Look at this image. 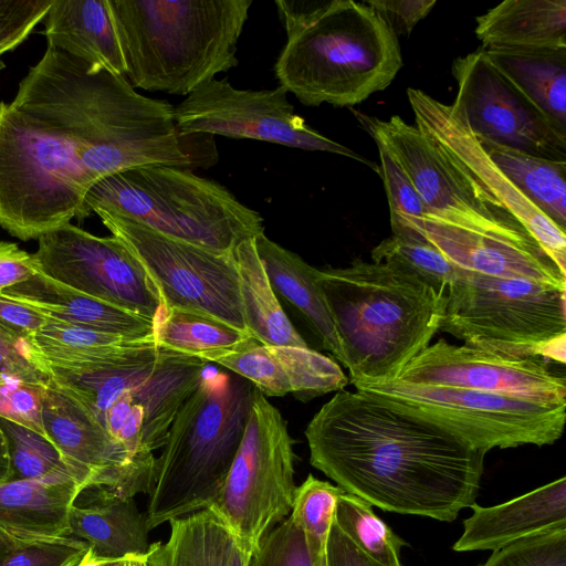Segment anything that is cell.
<instances>
[{
    "label": "cell",
    "mask_w": 566,
    "mask_h": 566,
    "mask_svg": "<svg viewBox=\"0 0 566 566\" xmlns=\"http://www.w3.org/2000/svg\"><path fill=\"white\" fill-rule=\"evenodd\" d=\"M217 160L213 137L181 133L170 103L48 48L13 101L0 103V227L22 241L39 239L91 216L86 195L107 176Z\"/></svg>",
    "instance_id": "1"
},
{
    "label": "cell",
    "mask_w": 566,
    "mask_h": 566,
    "mask_svg": "<svg viewBox=\"0 0 566 566\" xmlns=\"http://www.w3.org/2000/svg\"><path fill=\"white\" fill-rule=\"evenodd\" d=\"M304 433L311 464L371 506L453 522L475 503L486 453L369 395L337 391Z\"/></svg>",
    "instance_id": "2"
},
{
    "label": "cell",
    "mask_w": 566,
    "mask_h": 566,
    "mask_svg": "<svg viewBox=\"0 0 566 566\" xmlns=\"http://www.w3.org/2000/svg\"><path fill=\"white\" fill-rule=\"evenodd\" d=\"M286 42L279 86L306 106L350 107L384 91L402 67L398 36L366 2L276 0Z\"/></svg>",
    "instance_id": "3"
},
{
    "label": "cell",
    "mask_w": 566,
    "mask_h": 566,
    "mask_svg": "<svg viewBox=\"0 0 566 566\" xmlns=\"http://www.w3.org/2000/svg\"><path fill=\"white\" fill-rule=\"evenodd\" d=\"M349 381H388L440 331L447 292L392 265L354 260L318 270Z\"/></svg>",
    "instance_id": "4"
},
{
    "label": "cell",
    "mask_w": 566,
    "mask_h": 566,
    "mask_svg": "<svg viewBox=\"0 0 566 566\" xmlns=\"http://www.w3.org/2000/svg\"><path fill=\"white\" fill-rule=\"evenodd\" d=\"M135 88L187 96L238 65L252 0H107Z\"/></svg>",
    "instance_id": "5"
},
{
    "label": "cell",
    "mask_w": 566,
    "mask_h": 566,
    "mask_svg": "<svg viewBox=\"0 0 566 566\" xmlns=\"http://www.w3.org/2000/svg\"><path fill=\"white\" fill-rule=\"evenodd\" d=\"M254 390L233 373L206 370L156 458L148 531L213 504L242 440Z\"/></svg>",
    "instance_id": "6"
},
{
    "label": "cell",
    "mask_w": 566,
    "mask_h": 566,
    "mask_svg": "<svg viewBox=\"0 0 566 566\" xmlns=\"http://www.w3.org/2000/svg\"><path fill=\"white\" fill-rule=\"evenodd\" d=\"M88 213L105 211L167 237L219 252L263 233V218L226 187L187 168L150 165L107 176L87 192Z\"/></svg>",
    "instance_id": "7"
},
{
    "label": "cell",
    "mask_w": 566,
    "mask_h": 566,
    "mask_svg": "<svg viewBox=\"0 0 566 566\" xmlns=\"http://www.w3.org/2000/svg\"><path fill=\"white\" fill-rule=\"evenodd\" d=\"M565 291L460 269L447 290L440 331L471 347L564 364Z\"/></svg>",
    "instance_id": "8"
},
{
    "label": "cell",
    "mask_w": 566,
    "mask_h": 566,
    "mask_svg": "<svg viewBox=\"0 0 566 566\" xmlns=\"http://www.w3.org/2000/svg\"><path fill=\"white\" fill-rule=\"evenodd\" d=\"M357 391L420 417L488 453L532 444H554L563 434L566 402L397 380H353Z\"/></svg>",
    "instance_id": "9"
},
{
    "label": "cell",
    "mask_w": 566,
    "mask_h": 566,
    "mask_svg": "<svg viewBox=\"0 0 566 566\" xmlns=\"http://www.w3.org/2000/svg\"><path fill=\"white\" fill-rule=\"evenodd\" d=\"M294 443L280 410L255 388L239 449L210 506L252 553L291 514Z\"/></svg>",
    "instance_id": "10"
},
{
    "label": "cell",
    "mask_w": 566,
    "mask_h": 566,
    "mask_svg": "<svg viewBox=\"0 0 566 566\" xmlns=\"http://www.w3.org/2000/svg\"><path fill=\"white\" fill-rule=\"evenodd\" d=\"M95 213L143 264L160 294L164 311L203 313L249 333L233 250H209L113 213Z\"/></svg>",
    "instance_id": "11"
},
{
    "label": "cell",
    "mask_w": 566,
    "mask_h": 566,
    "mask_svg": "<svg viewBox=\"0 0 566 566\" xmlns=\"http://www.w3.org/2000/svg\"><path fill=\"white\" fill-rule=\"evenodd\" d=\"M175 122L184 134L220 135L326 151L361 161L378 172L373 161L308 126L294 112L281 86L239 90L227 80L213 78L175 106Z\"/></svg>",
    "instance_id": "12"
},
{
    "label": "cell",
    "mask_w": 566,
    "mask_h": 566,
    "mask_svg": "<svg viewBox=\"0 0 566 566\" xmlns=\"http://www.w3.org/2000/svg\"><path fill=\"white\" fill-rule=\"evenodd\" d=\"M354 114L402 167L427 214L474 231L532 237L509 211L470 182L416 125L407 124L398 115L385 120L359 112Z\"/></svg>",
    "instance_id": "13"
},
{
    "label": "cell",
    "mask_w": 566,
    "mask_h": 566,
    "mask_svg": "<svg viewBox=\"0 0 566 566\" xmlns=\"http://www.w3.org/2000/svg\"><path fill=\"white\" fill-rule=\"evenodd\" d=\"M38 241L33 258L40 273L155 324L161 317L154 281L118 238L97 237L70 222Z\"/></svg>",
    "instance_id": "14"
},
{
    "label": "cell",
    "mask_w": 566,
    "mask_h": 566,
    "mask_svg": "<svg viewBox=\"0 0 566 566\" xmlns=\"http://www.w3.org/2000/svg\"><path fill=\"white\" fill-rule=\"evenodd\" d=\"M451 73L458 87L451 107L480 143L566 161V134L499 72L483 48L457 57Z\"/></svg>",
    "instance_id": "15"
},
{
    "label": "cell",
    "mask_w": 566,
    "mask_h": 566,
    "mask_svg": "<svg viewBox=\"0 0 566 566\" xmlns=\"http://www.w3.org/2000/svg\"><path fill=\"white\" fill-rule=\"evenodd\" d=\"M407 96L416 126L470 182L497 207L509 211L566 273L565 230L515 187L451 105L418 88L409 87Z\"/></svg>",
    "instance_id": "16"
},
{
    "label": "cell",
    "mask_w": 566,
    "mask_h": 566,
    "mask_svg": "<svg viewBox=\"0 0 566 566\" xmlns=\"http://www.w3.org/2000/svg\"><path fill=\"white\" fill-rule=\"evenodd\" d=\"M42 419L45 436L86 490L106 489L123 497L150 493L154 453L130 457L83 405L49 378L43 387Z\"/></svg>",
    "instance_id": "17"
},
{
    "label": "cell",
    "mask_w": 566,
    "mask_h": 566,
    "mask_svg": "<svg viewBox=\"0 0 566 566\" xmlns=\"http://www.w3.org/2000/svg\"><path fill=\"white\" fill-rule=\"evenodd\" d=\"M566 402V379L538 357H515L444 339L430 344L394 379Z\"/></svg>",
    "instance_id": "18"
},
{
    "label": "cell",
    "mask_w": 566,
    "mask_h": 566,
    "mask_svg": "<svg viewBox=\"0 0 566 566\" xmlns=\"http://www.w3.org/2000/svg\"><path fill=\"white\" fill-rule=\"evenodd\" d=\"M423 239L462 270L566 290L564 273L533 237L465 229L426 214Z\"/></svg>",
    "instance_id": "19"
},
{
    "label": "cell",
    "mask_w": 566,
    "mask_h": 566,
    "mask_svg": "<svg viewBox=\"0 0 566 566\" xmlns=\"http://www.w3.org/2000/svg\"><path fill=\"white\" fill-rule=\"evenodd\" d=\"M454 552L497 551L515 541L566 528V478L493 506L471 505Z\"/></svg>",
    "instance_id": "20"
},
{
    "label": "cell",
    "mask_w": 566,
    "mask_h": 566,
    "mask_svg": "<svg viewBox=\"0 0 566 566\" xmlns=\"http://www.w3.org/2000/svg\"><path fill=\"white\" fill-rule=\"evenodd\" d=\"M1 293L50 319L134 339L154 338L155 322L40 272Z\"/></svg>",
    "instance_id": "21"
},
{
    "label": "cell",
    "mask_w": 566,
    "mask_h": 566,
    "mask_svg": "<svg viewBox=\"0 0 566 566\" xmlns=\"http://www.w3.org/2000/svg\"><path fill=\"white\" fill-rule=\"evenodd\" d=\"M86 486L70 472L0 483V526L31 539L69 536L70 513Z\"/></svg>",
    "instance_id": "22"
},
{
    "label": "cell",
    "mask_w": 566,
    "mask_h": 566,
    "mask_svg": "<svg viewBox=\"0 0 566 566\" xmlns=\"http://www.w3.org/2000/svg\"><path fill=\"white\" fill-rule=\"evenodd\" d=\"M43 20L48 48L125 76L107 0H52Z\"/></svg>",
    "instance_id": "23"
},
{
    "label": "cell",
    "mask_w": 566,
    "mask_h": 566,
    "mask_svg": "<svg viewBox=\"0 0 566 566\" xmlns=\"http://www.w3.org/2000/svg\"><path fill=\"white\" fill-rule=\"evenodd\" d=\"M254 242L279 301L298 313L322 347L345 367V354L325 296L317 283L319 269L270 240L264 232L255 237Z\"/></svg>",
    "instance_id": "24"
},
{
    "label": "cell",
    "mask_w": 566,
    "mask_h": 566,
    "mask_svg": "<svg viewBox=\"0 0 566 566\" xmlns=\"http://www.w3.org/2000/svg\"><path fill=\"white\" fill-rule=\"evenodd\" d=\"M84 503L73 505L69 536L85 542L95 555L119 559L145 556L150 549L145 513L134 497H123L106 489H94Z\"/></svg>",
    "instance_id": "25"
},
{
    "label": "cell",
    "mask_w": 566,
    "mask_h": 566,
    "mask_svg": "<svg viewBox=\"0 0 566 566\" xmlns=\"http://www.w3.org/2000/svg\"><path fill=\"white\" fill-rule=\"evenodd\" d=\"M475 21L482 48L566 50V0H505Z\"/></svg>",
    "instance_id": "26"
},
{
    "label": "cell",
    "mask_w": 566,
    "mask_h": 566,
    "mask_svg": "<svg viewBox=\"0 0 566 566\" xmlns=\"http://www.w3.org/2000/svg\"><path fill=\"white\" fill-rule=\"evenodd\" d=\"M208 361L169 349L154 371L128 391L144 410L142 452L161 449L185 401L200 385Z\"/></svg>",
    "instance_id": "27"
},
{
    "label": "cell",
    "mask_w": 566,
    "mask_h": 566,
    "mask_svg": "<svg viewBox=\"0 0 566 566\" xmlns=\"http://www.w3.org/2000/svg\"><path fill=\"white\" fill-rule=\"evenodd\" d=\"M168 539L151 543L158 566H249L252 552L211 507L169 522Z\"/></svg>",
    "instance_id": "28"
},
{
    "label": "cell",
    "mask_w": 566,
    "mask_h": 566,
    "mask_svg": "<svg viewBox=\"0 0 566 566\" xmlns=\"http://www.w3.org/2000/svg\"><path fill=\"white\" fill-rule=\"evenodd\" d=\"M483 50L499 72L566 134V50Z\"/></svg>",
    "instance_id": "29"
},
{
    "label": "cell",
    "mask_w": 566,
    "mask_h": 566,
    "mask_svg": "<svg viewBox=\"0 0 566 566\" xmlns=\"http://www.w3.org/2000/svg\"><path fill=\"white\" fill-rule=\"evenodd\" d=\"M232 252L249 334L263 345L307 347L270 284L254 238L240 242Z\"/></svg>",
    "instance_id": "30"
},
{
    "label": "cell",
    "mask_w": 566,
    "mask_h": 566,
    "mask_svg": "<svg viewBox=\"0 0 566 566\" xmlns=\"http://www.w3.org/2000/svg\"><path fill=\"white\" fill-rule=\"evenodd\" d=\"M253 337L213 316L181 308H167L155 325L154 340L168 349L208 363L240 349Z\"/></svg>",
    "instance_id": "31"
},
{
    "label": "cell",
    "mask_w": 566,
    "mask_h": 566,
    "mask_svg": "<svg viewBox=\"0 0 566 566\" xmlns=\"http://www.w3.org/2000/svg\"><path fill=\"white\" fill-rule=\"evenodd\" d=\"M480 144L515 187L566 230V161L551 160L490 143Z\"/></svg>",
    "instance_id": "32"
},
{
    "label": "cell",
    "mask_w": 566,
    "mask_h": 566,
    "mask_svg": "<svg viewBox=\"0 0 566 566\" xmlns=\"http://www.w3.org/2000/svg\"><path fill=\"white\" fill-rule=\"evenodd\" d=\"M334 523L366 555L385 566H403L401 548L407 543L358 496L343 491L338 496Z\"/></svg>",
    "instance_id": "33"
},
{
    "label": "cell",
    "mask_w": 566,
    "mask_h": 566,
    "mask_svg": "<svg viewBox=\"0 0 566 566\" xmlns=\"http://www.w3.org/2000/svg\"><path fill=\"white\" fill-rule=\"evenodd\" d=\"M283 376L293 394L302 401L339 391L349 382L332 358L307 347L272 346Z\"/></svg>",
    "instance_id": "34"
},
{
    "label": "cell",
    "mask_w": 566,
    "mask_h": 566,
    "mask_svg": "<svg viewBox=\"0 0 566 566\" xmlns=\"http://www.w3.org/2000/svg\"><path fill=\"white\" fill-rule=\"evenodd\" d=\"M371 261L392 265L434 290L447 292L460 268L428 241L391 234L371 250Z\"/></svg>",
    "instance_id": "35"
},
{
    "label": "cell",
    "mask_w": 566,
    "mask_h": 566,
    "mask_svg": "<svg viewBox=\"0 0 566 566\" xmlns=\"http://www.w3.org/2000/svg\"><path fill=\"white\" fill-rule=\"evenodd\" d=\"M374 140L378 148L380 159L378 172L388 200L392 234L427 241L422 234L427 214L424 205L407 174L387 147L380 140Z\"/></svg>",
    "instance_id": "36"
},
{
    "label": "cell",
    "mask_w": 566,
    "mask_h": 566,
    "mask_svg": "<svg viewBox=\"0 0 566 566\" xmlns=\"http://www.w3.org/2000/svg\"><path fill=\"white\" fill-rule=\"evenodd\" d=\"M0 429L11 460L10 480L38 479L56 472L72 473L46 436L1 417Z\"/></svg>",
    "instance_id": "37"
},
{
    "label": "cell",
    "mask_w": 566,
    "mask_h": 566,
    "mask_svg": "<svg viewBox=\"0 0 566 566\" xmlns=\"http://www.w3.org/2000/svg\"><path fill=\"white\" fill-rule=\"evenodd\" d=\"M344 490L308 474L296 488L290 517L304 532L315 553L325 545L338 496Z\"/></svg>",
    "instance_id": "38"
},
{
    "label": "cell",
    "mask_w": 566,
    "mask_h": 566,
    "mask_svg": "<svg viewBox=\"0 0 566 566\" xmlns=\"http://www.w3.org/2000/svg\"><path fill=\"white\" fill-rule=\"evenodd\" d=\"M478 566H566V528L515 541Z\"/></svg>",
    "instance_id": "39"
},
{
    "label": "cell",
    "mask_w": 566,
    "mask_h": 566,
    "mask_svg": "<svg viewBox=\"0 0 566 566\" xmlns=\"http://www.w3.org/2000/svg\"><path fill=\"white\" fill-rule=\"evenodd\" d=\"M318 554L289 516L261 541L249 566H316Z\"/></svg>",
    "instance_id": "40"
},
{
    "label": "cell",
    "mask_w": 566,
    "mask_h": 566,
    "mask_svg": "<svg viewBox=\"0 0 566 566\" xmlns=\"http://www.w3.org/2000/svg\"><path fill=\"white\" fill-rule=\"evenodd\" d=\"M44 384L27 382L2 376L0 378V417L45 436L42 419Z\"/></svg>",
    "instance_id": "41"
},
{
    "label": "cell",
    "mask_w": 566,
    "mask_h": 566,
    "mask_svg": "<svg viewBox=\"0 0 566 566\" xmlns=\"http://www.w3.org/2000/svg\"><path fill=\"white\" fill-rule=\"evenodd\" d=\"M87 547L72 536L40 539L12 551L0 559V566H74Z\"/></svg>",
    "instance_id": "42"
},
{
    "label": "cell",
    "mask_w": 566,
    "mask_h": 566,
    "mask_svg": "<svg viewBox=\"0 0 566 566\" xmlns=\"http://www.w3.org/2000/svg\"><path fill=\"white\" fill-rule=\"evenodd\" d=\"M51 4L52 0H0V56L29 36Z\"/></svg>",
    "instance_id": "43"
},
{
    "label": "cell",
    "mask_w": 566,
    "mask_h": 566,
    "mask_svg": "<svg viewBox=\"0 0 566 566\" xmlns=\"http://www.w3.org/2000/svg\"><path fill=\"white\" fill-rule=\"evenodd\" d=\"M0 375L44 384L48 377L35 365L28 337L0 323Z\"/></svg>",
    "instance_id": "44"
},
{
    "label": "cell",
    "mask_w": 566,
    "mask_h": 566,
    "mask_svg": "<svg viewBox=\"0 0 566 566\" xmlns=\"http://www.w3.org/2000/svg\"><path fill=\"white\" fill-rule=\"evenodd\" d=\"M391 28L395 34H409L415 25L424 19L436 4V0H368Z\"/></svg>",
    "instance_id": "45"
},
{
    "label": "cell",
    "mask_w": 566,
    "mask_h": 566,
    "mask_svg": "<svg viewBox=\"0 0 566 566\" xmlns=\"http://www.w3.org/2000/svg\"><path fill=\"white\" fill-rule=\"evenodd\" d=\"M39 273L33 254L0 240V292Z\"/></svg>",
    "instance_id": "46"
},
{
    "label": "cell",
    "mask_w": 566,
    "mask_h": 566,
    "mask_svg": "<svg viewBox=\"0 0 566 566\" xmlns=\"http://www.w3.org/2000/svg\"><path fill=\"white\" fill-rule=\"evenodd\" d=\"M326 566H385L361 552L334 523L325 545Z\"/></svg>",
    "instance_id": "47"
},
{
    "label": "cell",
    "mask_w": 566,
    "mask_h": 566,
    "mask_svg": "<svg viewBox=\"0 0 566 566\" xmlns=\"http://www.w3.org/2000/svg\"><path fill=\"white\" fill-rule=\"evenodd\" d=\"M48 321L41 313L15 302L0 292V323L29 337Z\"/></svg>",
    "instance_id": "48"
},
{
    "label": "cell",
    "mask_w": 566,
    "mask_h": 566,
    "mask_svg": "<svg viewBox=\"0 0 566 566\" xmlns=\"http://www.w3.org/2000/svg\"><path fill=\"white\" fill-rule=\"evenodd\" d=\"M40 539H31L17 535L0 526V559L12 551Z\"/></svg>",
    "instance_id": "49"
},
{
    "label": "cell",
    "mask_w": 566,
    "mask_h": 566,
    "mask_svg": "<svg viewBox=\"0 0 566 566\" xmlns=\"http://www.w3.org/2000/svg\"><path fill=\"white\" fill-rule=\"evenodd\" d=\"M11 479V460L6 437L0 429V483Z\"/></svg>",
    "instance_id": "50"
},
{
    "label": "cell",
    "mask_w": 566,
    "mask_h": 566,
    "mask_svg": "<svg viewBox=\"0 0 566 566\" xmlns=\"http://www.w3.org/2000/svg\"><path fill=\"white\" fill-rule=\"evenodd\" d=\"M119 559H109L98 557L93 553L91 548L87 547L86 552L82 555V557L76 562L74 566H116Z\"/></svg>",
    "instance_id": "51"
},
{
    "label": "cell",
    "mask_w": 566,
    "mask_h": 566,
    "mask_svg": "<svg viewBox=\"0 0 566 566\" xmlns=\"http://www.w3.org/2000/svg\"><path fill=\"white\" fill-rule=\"evenodd\" d=\"M116 566H146V555L145 556H127L122 558Z\"/></svg>",
    "instance_id": "52"
},
{
    "label": "cell",
    "mask_w": 566,
    "mask_h": 566,
    "mask_svg": "<svg viewBox=\"0 0 566 566\" xmlns=\"http://www.w3.org/2000/svg\"><path fill=\"white\" fill-rule=\"evenodd\" d=\"M146 566H158L157 562L151 553V548L149 549V552L146 555Z\"/></svg>",
    "instance_id": "53"
},
{
    "label": "cell",
    "mask_w": 566,
    "mask_h": 566,
    "mask_svg": "<svg viewBox=\"0 0 566 566\" xmlns=\"http://www.w3.org/2000/svg\"><path fill=\"white\" fill-rule=\"evenodd\" d=\"M316 566H326L324 557V548L319 552L316 560Z\"/></svg>",
    "instance_id": "54"
},
{
    "label": "cell",
    "mask_w": 566,
    "mask_h": 566,
    "mask_svg": "<svg viewBox=\"0 0 566 566\" xmlns=\"http://www.w3.org/2000/svg\"><path fill=\"white\" fill-rule=\"evenodd\" d=\"M4 69V63L0 59V72Z\"/></svg>",
    "instance_id": "55"
},
{
    "label": "cell",
    "mask_w": 566,
    "mask_h": 566,
    "mask_svg": "<svg viewBox=\"0 0 566 566\" xmlns=\"http://www.w3.org/2000/svg\"><path fill=\"white\" fill-rule=\"evenodd\" d=\"M1 377H2V376L0 375V378H1Z\"/></svg>",
    "instance_id": "56"
}]
</instances>
